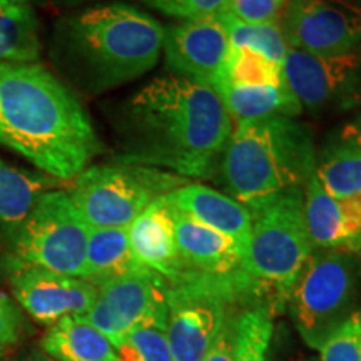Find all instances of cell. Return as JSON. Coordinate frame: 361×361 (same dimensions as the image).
<instances>
[{
  "mask_svg": "<svg viewBox=\"0 0 361 361\" xmlns=\"http://www.w3.org/2000/svg\"><path fill=\"white\" fill-rule=\"evenodd\" d=\"M234 324H229L223 329L218 340L213 345V348L207 351V355L201 361H236L234 353Z\"/></svg>",
  "mask_w": 361,
  "mask_h": 361,
  "instance_id": "33",
  "label": "cell"
},
{
  "mask_svg": "<svg viewBox=\"0 0 361 361\" xmlns=\"http://www.w3.org/2000/svg\"><path fill=\"white\" fill-rule=\"evenodd\" d=\"M219 17L233 49H250L269 59L273 64L283 67L290 45L279 24H246L228 12H223Z\"/></svg>",
  "mask_w": 361,
  "mask_h": 361,
  "instance_id": "25",
  "label": "cell"
},
{
  "mask_svg": "<svg viewBox=\"0 0 361 361\" xmlns=\"http://www.w3.org/2000/svg\"><path fill=\"white\" fill-rule=\"evenodd\" d=\"M0 146L61 183L78 178L102 149L74 90L37 62L0 64Z\"/></svg>",
  "mask_w": 361,
  "mask_h": 361,
  "instance_id": "2",
  "label": "cell"
},
{
  "mask_svg": "<svg viewBox=\"0 0 361 361\" xmlns=\"http://www.w3.org/2000/svg\"><path fill=\"white\" fill-rule=\"evenodd\" d=\"M141 2L152 11L179 20L216 17L226 12L228 7V0H141Z\"/></svg>",
  "mask_w": 361,
  "mask_h": 361,
  "instance_id": "30",
  "label": "cell"
},
{
  "mask_svg": "<svg viewBox=\"0 0 361 361\" xmlns=\"http://www.w3.org/2000/svg\"><path fill=\"white\" fill-rule=\"evenodd\" d=\"M39 19L30 0H0V64H35L40 59Z\"/></svg>",
  "mask_w": 361,
  "mask_h": 361,
  "instance_id": "23",
  "label": "cell"
},
{
  "mask_svg": "<svg viewBox=\"0 0 361 361\" xmlns=\"http://www.w3.org/2000/svg\"><path fill=\"white\" fill-rule=\"evenodd\" d=\"M273 310L256 306L239 314L234 324V353L236 361H268L273 336Z\"/></svg>",
  "mask_w": 361,
  "mask_h": 361,
  "instance_id": "26",
  "label": "cell"
},
{
  "mask_svg": "<svg viewBox=\"0 0 361 361\" xmlns=\"http://www.w3.org/2000/svg\"><path fill=\"white\" fill-rule=\"evenodd\" d=\"M314 176L333 197L361 196V126L346 124L316 149Z\"/></svg>",
  "mask_w": 361,
  "mask_h": 361,
  "instance_id": "19",
  "label": "cell"
},
{
  "mask_svg": "<svg viewBox=\"0 0 361 361\" xmlns=\"http://www.w3.org/2000/svg\"><path fill=\"white\" fill-rule=\"evenodd\" d=\"M229 51L228 32L219 16L164 27L162 56L168 71L214 90L224 80Z\"/></svg>",
  "mask_w": 361,
  "mask_h": 361,
  "instance_id": "13",
  "label": "cell"
},
{
  "mask_svg": "<svg viewBox=\"0 0 361 361\" xmlns=\"http://www.w3.org/2000/svg\"><path fill=\"white\" fill-rule=\"evenodd\" d=\"M229 116L241 121H259L269 117H296L303 107L286 82L268 85H238L223 82L216 89Z\"/></svg>",
  "mask_w": 361,
  "mask_h": 361,
  "instance_id": "21",
  "label": "cell"
},
{
  "mask_svg": "<svg viewBox=\"0 0 361 361\" xmlns=\"http://www.w3.org/2000/svg\"><path fill=\"white\" fill-rule=\"evenodd\" d=\"M288 45L331 56L361 47L358 0H288L279 20Z\"/></svg>",
  "mask_w": 361,
  "mask_h": 361,
  "instance_id": "12",
  "label": "cell"
},
{
  "mask_svg": "<svg viewBox=\"0 0 361 361\" xmlns=\"http://www.w3.org/2000/svg\"><path fill=\"white\" fill-rule=\"evenodd\" d=\"M313 130L296 117L241 121L233 128L219 162V179L241 204L291 188H305L314 176Z\"/></svg>",
  "mask_w": 361,
  "mask_h": 361,
  "instance_id": "4",
  "label": "cell"
},
{
  "mask_svg": "<svg viewBox=\"0 0 361 361\" xmlns=\"http://www.w3.org/2000/svg\"><path fill=\"white\" fill-rule=\"evenodd\" d=\"M256 306L274 310L245 269L229 274L188 271L169 283L166 335L173 361H201L223 329Z\"/></svg>",
  "mask_w": 361,
  "mask_h": 361,
  "instance_id": "5",
  "label": "cell"
},
{
  "mask_svg": "<svg viewBox=\"0 0 361 361\" xmlns=\"http://www.w3.org/2000/svg\"><path fill=\"white\" fill-rule=\"evenodd\" d=\"M318 350L322 361H361V310L338 323Z\"/></svg>",
  "mask_w": 361,
  "mask_h": 361,
  "instance_id": "29",
  "label": "cell"
},
{
  "mask_svg": "<svg viewBox=\"0 0 361 361\" xmlns=\"http://www.w3.org/2000/svg\"><path fill=\"white\" fill-rule=\"evenodd\" d=\"M305 188H291L245 204L251 236L243 269L274 308L286 305L293 284L314 251L305 218Z\"/></svg>",
  "mask_w": 361,
  "mask_h": 361,
  "instance_id": "6",
  "label": "cell"
},
{
  "mask_svg": "<svg viewBox=\"0 0 361 361\" xmlns=\"http://www.w3.org/2000/svg\"><path fill=\"white\" fill-rule=\"evenodd\" d=\"M164 200L179 213L231 238L245 255L251 236V214L245 204L197 183H186L164 196Z\"/></svg>",
  "mask_w": 361,
  "mask_h": 361,
  "instance_id": "17",
  "label": "cell"
},
{
  "mask_svg": "<svg viewBox=\"0 0 361 361\" xmlns=\"http://www.w3.org/2000/svg\"><path fill=\"white\" fill-rule=\"evenodd\" d=\"M129 245L135 261L174 283L188 273L176 243L174 221L164 197L152 202L128 228Z\"/></svg>",
  "mask_w": 361,
  "mask_h": 361,
  "instance_id": "16",
  "label": "cell"
},
{
  "mask_svg": "<svg viewBox=\"0 0 361 361\" xmlns=\"http://www.w3.org/2000/svg\"><path fill=\"white\" fill-rule=\"evenodd\" d=\"M305 218L314 247L361 250V196L333 197L313 176L305 186Z\"/></svg>",
  "mask_w": 361,
  "mask_h": 361,
  "instance_id": "15",
  "label": "cell"
},
{
  "mask_svg": "<svg viewBox=\"0 0 361 361\" xmlns=\"http://www.w3.org/2000/svg\"><path fill=\"white\" fill-rule=\"evenodd\" d=\"M288 0H228L226 12L246 24H279Z\"/></svg>",
  "mask_w": 361,
  "mask_h": 361,
  "instance_id": "31",
  "label": "cell"
},
{
  "mask_svg": "<svg viewBox=\"0 0 361 361\" xmlns=\"http://www.w3.org/2000/svg\"><path fill=\"white\" fill-rule=\"evenodd\" d=\"M20 335V313L8 298L0 293V348L12 345Z\"/></svg>",
  "mask_w": 361,
  "mask_h": 361,
  "instance_id": "32",
  "label": "cell"
},
{
  "mask_svg": "<svg viewBox=\"0 0 361 361\" xmlns=\"http://www.w3.org/2000/svg\"><path fill=\"white\" fill-rule=\"evenodd\" d=\"M142 268L129 245L128 228H90L85 259V281L107 283Z\"/></svg>",
  "mask_w": 361,
  "mask_h": 361,
  "instance_id": "24",
  "label": "cell"
},
{
  "mask_svg": "<svg viewBox=\"0 0 361 361\" xmlns=\"http://www.w3.org/2000/svg\"><path fill=\"white\" fill-rule=\"evenodd\" d=\"M358 269L353 252L338 250L313 251L306 259L286 305L298 331L318 350L346 313L353 300Z\"/></svg>",
  "mask_w": 361,
  "mask_h": 361,
  "instance_id": "9",
  "label": "cell"
},
{
  "mask_svg": "<svg viewBox=\"0 0 361 361\" xmlns=\"http://www.w3.org/2000/svg\"><path fill=\"white\" fill-rule=\"evenodd\" d=\"M233 128V117L213 87L166 72L117 111L114 161L151 166L184 179H211L218 174Z\"/></svg>",
  "mask_w": 361,
  "mask_h": 361,
  "instance_id": "1",
  "label": "cell"
},
{
  "mask_svg": "<svg viewBox=\"0 0 361 361\" xmlns=\"http://www.w3.org/2000/svg\"><path fill=\"white\" fill-rule=\"evenodd\" d=\"M281 71L303 111L323 114L361 104V47L331 56L290 47Z\"/></svg>",
  "mask_w": 361,
  "mask_h": 361,
  "instance_id": "11",
  "label": "cell"
},
{
  "mask_svg": "<svg viewBox=\"0 0 361 361\" xmlns=\"http://www.w3.org/2000/svg\"><path fill=\"white\" fill-rule=\"evenodd\" d=\"M186 183L169 171L112 161L89 166L67 192L89 228H129L152 202Z\"/></svg>",
  "mask_w": 361,
  "mask_h": 361,
  "instance_id": "7",
  "label": "cell"
},
{
  "mask_svg": "<svg viewBox=\"0 0 361 361\" xmlns=\"http://www.w3.org/2000/svg\"><path fill=\"white\" fill-rule=\"evenodd\" d=\"M164 25L151 13L121 0L96 2L56 20L49 56L62 82L96 97L156 67Z\"/></svg>",
  "mask_w": 361,
  "mask_h": 361,
  "instance_id": "3",
  "label": "cell"
},
{
  "mask_svg": "<svg viewBox=\"0 0 361 361\" xmlns=\"http://www.w3.org/2000/svg\"><path fill=\"white\" fill-rule=\"evenodd\" d=\"M89 229L67 189H54L40 197L11 236V258L84 279Z\"/></svg>",
  "mask_w": 361,
  "mask_h": 361,
  "instance_id": "8",
  "label": "cell"
},
{
  "mask_svg": "<svg viewBox=\"0 0 361 361\" xmlns=\"http://www.w3.org/2000/svg\"><path fill=\"white\" fill-rule=\"evenodd\" d=\"M281 69L283 67L273 64L269 59H266L258 52L250 51V49L231 47L228 62H226L223 82L238 85L279 84L283 82Z\"/></svg>",
  "mask_w": 361,
  "mask_h": 361,
  "instance_id": "27",
  "label": "cell"
},
{
  "mask_svg": "<svg viewBox=\"0 0 361 361\" xmlns=\"http://www.w3.org/2000/svg\"><path fill=\"white\" fill-rule=\"evenodd\" d=\"M32 6L49 8V11H74V8L90 6V4L102 2V0H30Z\"/></svg>",
  "mask_w": 361,
  "mask_h": 361,
  "instance_id": "34",
  "label": "cell"
},
{
  "mask_svg": "<svg viewBox=\"0 0 361 361\" xmlns=\"http://www.w3.org/2000/svg\"><path fill=\"white\" fill-rule=\"evenodd\" d=\"M62 184L42 171L22 169L0 157V233L12 236L40 197Z\"/></svg>",
  "mask_w": 361,
  "mask_h": 361,
  "instance_id": "20",
  "label": "cell"
},
{
  "mask_svg": "<svg viewBox=\"0 0 361 361\" xmlns=\"http://www.w3.org/2000/svg\"><path fill=\"white\" fill-rule=\"evenodd\" d=\"M8 279L20 306L44 324H56L67 316H84L97 295L96 284L64 276L39 266L8 259Z\"/></svg>",
  "mask_w": 361,
  "mask_h": 361,
  "instance_id": "14",
  "label": "cell"
},
{
  "mask_svg": "<svg viewBox=\"0 0 361 361\" xmlns=\"http://www.w3.org/2000/svg\"><path fill=\"white\" fill-rule=\"evenodd\" d=\"M22 361H57V360H52V358H49V356L40 355V353H34V355L27 356V358H24Z\"/></svg>",
  "mask_w": 361,
  "mask_h": 361,
  "instance_id": "35",
  "label": "cell"
},
{
  "mask_svg": "<svg viewBox=\"0 0 361 361\" xmlns=\"http://www.w3.org/2000/svg\"><path fill=\"white\" fill-rule=\"evenodd\" d=\"M171 214L179 256L188 271L229 274L243 269V251L231 238L197 223L174 207H171Z\"/></svg>",
  "mask_w": 361,
  "mask_h": 361,
  "instance_id": "18",
  "label": "cell"
},
{
  "mask_svg": "<svg viewBox=\"0 0 361 361\" xmlns=\"http://www.w3.org/2000/svg\"><path fill=\"white\" fill-rule=\"evenodd\" d=\"M168 279L147 268L97 286V295L84 318L117 345L128 333L141 326L168 323Z\"/></svg>",
  "mask_w": 361,
  "mask_h": 361,
  "instance_id": "10",
  "label": "cell"
},
{
  "mask_svg": "<svg viewBox=\"0 0 361 361\" xmlns=\"http://www.w3.org/2000/svg\"><path fill=\"white\" fill-rule=\"evenodd\" d=\"M358 2H361V0H358Z\"/></svg>",
  "mask_w": 361,
  "mask_h": 361,
  "instance_id": "36",
  "label": "cell"
},
{
  "mask_svg": "<svg viewBox=\"0 0 361 361\" xmlns=\"http://www.w3.org/2000/svg\"><path fill=\"white\" fill-rule=\"evenodd\" d=\"M42 348L57 361H117L114 345L84 316H67L52 324Z\"/></svg>",
  "mask_w": 361,
  "mask_h": 361,
  "instance_id": "22",
  "label": "cell"
},
{
  "mask_svg": "<svg viewBox=\"0 0 361 361\" xmlns=\"http://www.w3.org/2000/svg\"><path fill=\"white\" fill-rule=\"evenodd\" d=\"M117 361H173L166 328L141 326L114 345Z\"/></svg>",
  "mask_w": 361,
  "mask_h": 361,
  "instance_id": "28",
  "label": "cell"
}]
</instances>
